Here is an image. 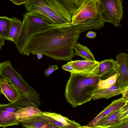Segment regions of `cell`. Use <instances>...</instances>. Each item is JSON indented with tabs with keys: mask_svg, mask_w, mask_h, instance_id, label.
Listing matches in <instances>:
<instances>
[{
	"mask_svg": "<svg viewBox=\"0 0 128 128\" xmlns=\"http://www.w3.org/2000/svg\"><path fill=\"white\" fill-rule=\"evenodd\" d=\"M36 55L38 60L41 58L42 56V55L40 54H38Z\"/></svg>",
	"mask_w": 128,
	"mask_h": 128,
	"instance_id": "obj_32",
	"label": "cell"
},
{
	"mask_svg": "<svg viewBox=\"0 0 128 128\" xmlns=\"http://www.w3.org/2000/svg\"><path fill=\"white\" fill-rule=\"evenodd\" d=\"M10 18L11 28L8 40L12 41L15 44L20 34L22 22L16 17H12Z\"/></svg>",
	"mask_w": 128,
	"mask_h": 128,
	"instance_id": "obj_18",
	"label": "cell"
},
{
	"mask_svg": "<svg viewBox=\"0 0 128 128\" xmlns=\"http://www.w3.org/2000/svg\"><path fill=\"white\" fill-rule=\"evenodd\" d=\"M42 113V112L36 107L28 106L16 111L15 115L20 123L30 117L40 115Z\"/></svg>",
	"mask_w": 128,
	"mask_h": 128,
	"instance_id": "obj_17",
	"label": "cell"
},
{
	"mask_svg": "<svg viewBox=\"0 0 128 128\" xmlns=\"http://www.w3.org/2000/svg\"><path fill=\"white\" fill-rule=\"evenodd\" d=\"M67 63L78 72L83 73L89 77L95 76L98 73L100 62L96 60H71Z\"/></svg>",
	"mask_w": 128,
	"mask_h": 128,
	"instance_id": "obj_9",
	"label": "cell"
},
{
	"mask_svg": "<svg viewBox=\"0 0 128 128\" xmlns=\"http://www.w3.org/2000/svg\"><path fill=\"white\" fill-rule=\"evenodd\" d=\"M96 33L95 32L90 31L86 34V36L89 38H95L96 36Z\"/></svg>",
	"mask_w": 128,
	"mask_h": 128,
	"instance_id": "obj_29",
	"label": "cell"
},
{
	"mask_svg": "<svg viewBox=\"0 0 128 128\" xmlns=\"http://www.w3.org/2000/svg\"><path fill=\"white\" fill-rule=\"evenodd\" d=\"M119 65L116 60L113 59H106L100 62L98 74L100 78L105 79L117 73Z\"/></svg>",
	"mask_w": 128,
	"mask_h": 128,
	"instance_id": "obj_11",
	"label": "cell"
},
{
	"mask_svg": "<svg viewBox=\"0 0 128 128\" xmlns=\"http://www.w3.org/2000/svg\"><path fill=\"white\" fill-rule=\"evenodd\" d=\"M62 68L64 70L69 72L70 73L78 72L67 63L66 64L63 65Z\"/></svg>",
	"mask_w": 128,
	"mask_h": 128,
	"instance_id": "obj_27",
	"label": "cell"
},
{
	"mask_svg": "<svg viewBox=\"0 0 128 128\" xmlns=\"http://www.w3.org/2000/svg\"><path fill=\"white\" fill-rule=\"evenodd\" d=\"M42 114L30 117L24 121L30 120L39 121L46 123L54 126L59 127H64L66 126L63 123L58 122L51 117L43 115Z\"/></svg>",
	"mask_w": 128,
	"mask_h": 128,
	"instance_id": "obj_23",
	"label": "cell"
},
{
	"mask_svg": "<svg viewBox=\"0 0 128 128\" xmlns=\"http://www.w3.org/2000/svg\"><path fill=\"white\" fill-rule=\"evenodd\" d=\"M112 128H128V118L111 127Z\"/></svg>",
	"mask_w": 128,
	"mask_h": 128,
	"instance_id": "obj_25",
	"label": "cell"
},
{
	"mask_svg": "<svg viewBox=\"0 0 128 128\" xmlns=\"http://www.w3.org/2000/svg\"><path fill=\"white\" fill-rule=\"evenodd\" d=\"M128 101L122 97L112 101L110 104L104 109L88 124L86 125L89 126H95L101 120L112 112L122 107Z\"/></svg>",
	"mask_w": 128,
	"mask_h": 128,
	"instance_id": "obj_12",
	"label": "cell"
},
{
	"mask_svg": "<svg viewBox=\"0 0 128 128\" xmlns=\"http://www.w3.org/2000/svg\"><path fill=\"white\" fill-rule=\"evenodd\" d=\"M116 61L119 65L117 82L118 86L123 90L128 86V54L122 53L118 54Z\"/></svg>",
	"mask_w": 128,
	"mask_h": 128,
	"instance_id": "obj_10",
	"label": "cell"
},
{
	"mask_svg": "<svg viewBox=\"0 0 128 128\" xmlns=\"http://www.w3.org/2000/svg\"><path fill=\"white\" fill-rule=\"evenodd\" d=\"M84 0H27L24 4L28 12H38L45 15L48 12L56 13L69 23L74 12Z\"/></svg>",
	"mask_w": 128,
	"mask_h": 128,
	"instance_id": "obj_4",
	"label": "cell"
},
{
	"mask_svg": "<svg viewBox=\"0 0 128 128\" xmlns=\"http://www.w3.org/2000/svg\"><path fill=\"white\" fill-rule=\"evenodd\" d=\"M122 0H100L99 16L104 23L109 22L120 27L123 14Z\"/></svg>",
	"mask_w": 128,
	"mask_h": 128,
	"instance_id": "obj_6",
	"label": "cell"
},
{
	"mask_svg": "<svg viewBox=\"0 0 128 128\" xmlns=\"http://www.w3.org/2000/svg\"><path fill=\"white\" fill-rule=\"evenodd\" d=\"M1 78L13 85L21 94L22 98L38 108L41 100L39 94L23 79L13 67L10 62L7 60L0 63Z\"/></svg>",
	"mask_w": 128,
	"mask_h": 128,
	"instance_id": "obj_5",
	"label": "cell"
},
{
	"mask_svg": "<svg viewBox=\"0 0 128 128\" xmlns=\"http://www.w3.org/2000/svg\"><path fill=\"white\" fill-rule=\"evenodd\" d=\"M100 0H84L73 12L72 23L80 22L99 15Z\"/></svg>",
	"mask_w": 128,
	"mask_h": 128,
	"instance_id": "obj_7",
	"label": "cell"
},
{
	"mask_svg": "<svg viewBox=\"0 0 128 128\" xmlns=\"http://www.w3.org/2000/svg\"><path fill=\"white\" fill-rule=\"evenodd\" d=\"M100 78L98 74L89 77L80 72L70 73L65 89L67 101L73 108L90 101Z\"/></svg>",
	"mask_w": 128,
	"mask_h": 128,
	"instance_id": "obj_3",
	"label": "cell"
},
{
	"mask_svg": "<svg viewBox=\"0 0 128 128\" xmlns=\"http://www.w3.org/2000/svg\"><path fill=\"white\" fill-rule=\"evenodd\" d=\"M20 122L16 118L15 113H12L6 110L0 104V127L18 125Z\"/></svg>",
	"mask_w": 128,
	"mask_h": 128,
	"instance_id": "obj_16",
	"label": "cell"
},
{
	"mask_svg": "<svg viewBox=\"0 0 128 128\" xmlns=\"http://www.w3.org/2000/svg\"><path fill=\"white\" fill-rule=\"evenodd\" d=\"M112 128L111 127H108V128Z\"/></svg>",
	"mask_w": 128,
	"mask_h": 128,
	"instance_id": "obj_33",
	"label": "cell"
},
{
	"mask_svg": "<svg viewBox=\"0 0 128 128\" xmlns=\"http://www.w3.org/2000/svg\"><path fill=\"white\" fill-rule=\"evenodd\" d=\"M5 40L4 38L0 36V50L4 45Z\"/></svg>",
	"mask_w": 128,
	"mask_h": 128,
	"instance_id": "obj_31",
	"label": "cell"
},
{
	"mask_svg": "<svg viewBox=\"0 0 128 128\" xmlns=\"http://www.w3.org/2000/svg\"><path fill=\"white\" fill-rule=\"evenodd\" d=\"M80 34L77 28L71 26L51 29L33 38L24 55L40 54L53 59L71 60L75 56L74 48L78 43Z\"/></svg>",
	"mask_w": 128,
	"mask_h": 128,
	"instance_id": "obj_1",
	"label": "cell"
},
{
	"mask_svg": "<svg viewBox=\"0 0 128 128\" xmlns=\"http://www.w3.org/2000/svg\"><path fill=\"white\" fill-rule=\"evenodd\" d=\"M14 4L17 5H20L22 4H24L27 1V0H10Z\"/></svg>",
	"mask_w": 128,
	"mask_h": 128,
	"instance_id": "obj_30",
	"label": "cell"
},
{
	"mask_svg": "<svg viewBox=\"0 0 128 128\" xmlns=\"http://www.w3.org/2000/svg\"><path fill=\"white\" fill-rule=\"evenodd\" d=\"M10 18L6 16H0V36L8 40L11 28Z\"/></svg>",
	"mask_w": 128,
	"mask_h": 128,
	"instance_id": "obj_22",
	"label": "cell"
},
{
	"mask_svg": "<svg viewBox=\"0 0 128 128\" xmlns=\"http://www.w3.org/2000/svg\"><path fill=\"white\" fill-rule=\"evenodd\" d=\"M72 24V27L77 28L80 34L89 30H98L103 27L104 24V23L100 20L99 15L93 18Z\"/></svg>",
	"mask_w": 128,
	"mask_h": 128,
	"instance_id": "obj_13",
	"label": "cell"
},
{
	"mask_svg": "<svg viewBox=\"0 0 128 128\" xmlns=\"http://www.w3.org/2000/svg\"><path fill=\"white\" fill-rule=\"evenodd\" d=\"M128 118V101L122 107L112 112L101 120L95 126L101 128L111 127Z\"/></svg>",
	"mask_w": 128,
	"mask_h": 128,
	"instance_id": "obj_8",
	"label": "cell"
},
{
	"mask_svg": "<svg viewBox=\"0 0 128 128\" xmlns=\"http://www.w3.org/2000/svg\"><path fill=\"white\" fill-rule=\"evenodd\" d=\"M58 69V67L56 65L49 66L48 68L44 71V74L46 76L48 77L54 70Z\"/></svg>",
	"mask_w": 128,
	"mask_h": 128,
	"instance_id": "obj_26",
	"label": "cell"
},
{
	"mask_svg": "<svg viewBox=\"0 0 128 128\" xmlns=\"http://www.w3.org/2000/svg\"><path fill=\"white\" fill-rule=\"evenodd\" d=\"M42 114L43 115L50 117L55 120L62 122L66 126H74L79 127L81 126L74 120H70L68 118L64 117L59 114L54 112H42Z\"/></svg>",
	"mask_w": 128,
	"mask_h": 128,
	"instance_id": "obj_21",
	"label": "cell"
},
{
	"mask_svg": "<svg viewBox=\"0 0 128 128\" xmlns=\"http://www.w3.org/2000/svg\"><path fill=\"white\" fill-rule=\"evenodd\" d=\"M117 73L105 79L100 78L96 90H102L110 87L117 82Z\"/></svg>",
	"mask_w": 128,
	"mask_h": 128,
	"instance_id": "obj_24",
	"label": "cell"
},
{
	"mask_svg": "<svg viewBox=\"0 0 128 128\" xmlns=\"http://www.w3.org/2000/svg\"><path fill=\"white\" fill-rule=\"evenodd\" d=\"M23 128H78L79 127L66 126L62 127L54 126L44 122L34 120H27L20 122Z\"/></svg>",
	"mask_w": 128,
	"mask_h": 128,
	"instance_id": "obj_20",
	"label": "cell"
},
{
	"mask_svg": "<svg viewBox=\"0 0 128 128\" xmlns=\"http://www.w3.org/2000/svg\"><path fill=\"white\" fill-rule=\"evenodd\" d=\"M75 54L79 56L85 60L95 61L94 55L86 46L78 43L74 48Z\"/></svg>",
	"mask_w": 128,
	"mask_h": 128,
	"instance_id": "obj_19",
	"label": "cell"
},
{
	"mask_svg": "<svg viewBox=\"0 0 128 128\" xmlns=\"http://www.w3.org/2000/svg\"><path fill=\"white\" fill-rule=\"evenodd\" d=\"M122 90L119 88L116 82L114 85L109 88L100 90H96L91 99L92 100H96L102 98L108 99L121 94Z\"/></svg>",
	"mask_w": 128,
	"mask_h": 128,
	"instance_id": "obj_15",
	"label": "cell"
},
{
	"mask_svg": "<svg viewBox=\"0 0 128 128\" xmlns=\"http://www.w3.org/2000/svg\"><path fill=\"white\" fill-rule=\"evenodd\" d=\"M22 16L21 31L15 44L20 54L24 55L30 42L38 34L56 27L72 26L71 23L56 24L46 16L36 12H28Z\"/></svg>",
	"mask_w": 128,
	"mask_h": 128,
	"instance_id": "obj_2",
	"label": "cell"
},
{
	"mask_svg": "<svg viewBox=\"0 0 128 128\" xmlns=\"http://www.w3.org/2000/svg\"><path fill=\"white\" fill-rule=\"evenodd\" d=\"M0 88L2 94L11 102H15L20 98L22 96L18 90L13 85L5 80L0 79Z\"/></svg>",
	"mask_w": 128,
	"mask_h": 128,
	"instance_id": "obj_14",
	"label": "cell"
},
{
	"mask_svg": "<svg viewBox=\"0 0 128 128\" xmlns=\"http://www.w3.org/2000/svg\"><path fill=\"white\" fill-rule=\"evenodd\" d=\"M122 98L126 100H128V86L126 87L122 92L121 94Z\"/></svg>",
	"mask_w": 128,
	"mask_h": 128,
	"instance_id": "obj_28",
	"label": "cell"
}]
</instances>
